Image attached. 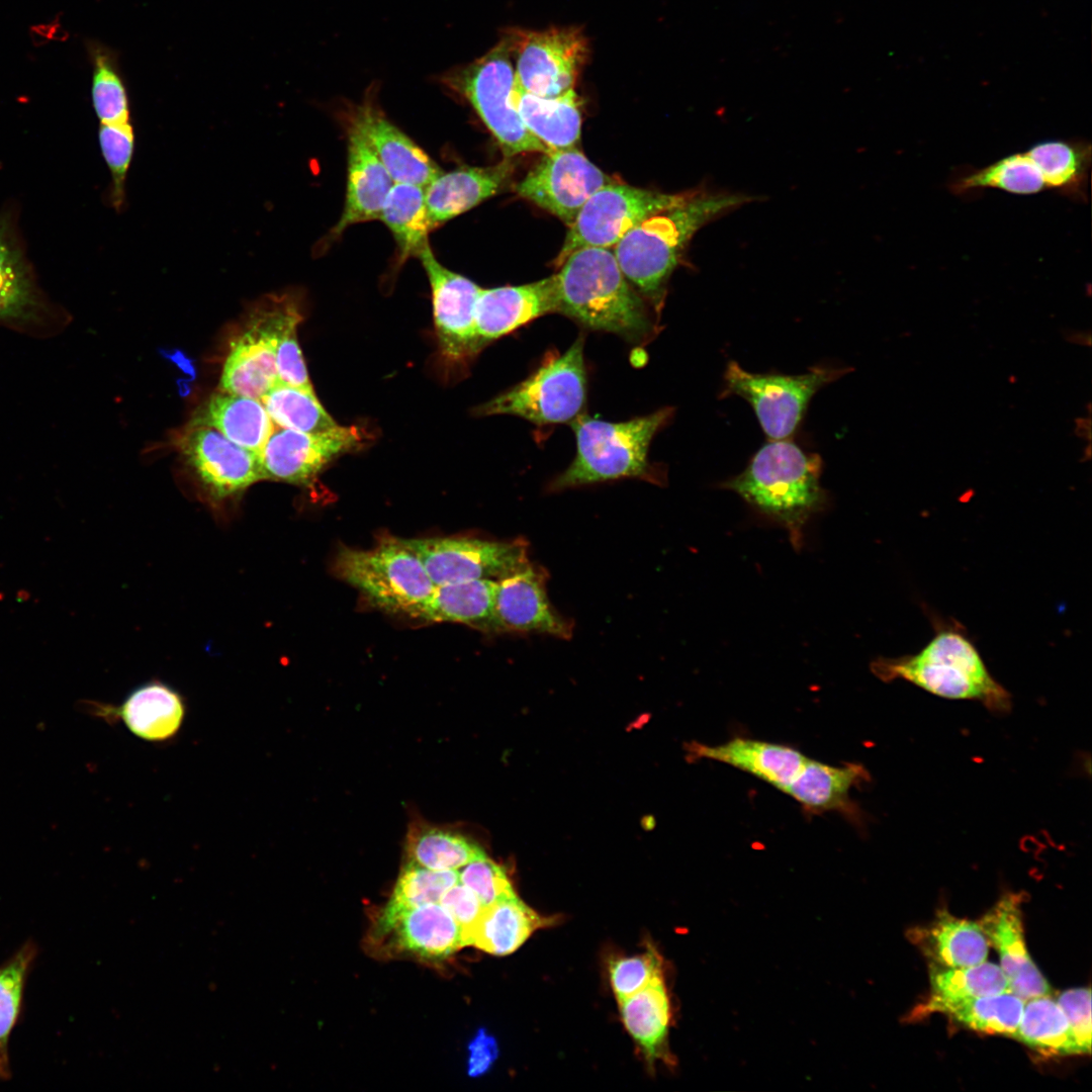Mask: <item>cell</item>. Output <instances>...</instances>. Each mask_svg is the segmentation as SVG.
Segmentation results:
<instances>
[{
	"instance_id": "obj_40",
	"label": "cell",
	"mask_w": 1092,
	"mask_h": 1092,
	"mask_svg": "<svg viewBox=\"0 0 1092 1092\" xmlns=\"http://www.w3.org/2000/svg\"><path fill=\"white\" fill-rule=\"evenodd\" d=\"M261 400L279 428L315 433L338 426L314 391L276 383Z\"/></svg>"
},
{
	"instance_id": "obj_46",
	"label": "cell",
	"mask_w": 1092,
	"mask_h": 1092,
	"mask_svg": "<svg viewBox=\"0 0 1092 1092\" xmlns=\"http://www.w3.org/2000/svg\"><path fill=\"white\" fill-rule=\"evenodd\" d=\"M662 964V958L652 945L640 954L610 960L609 978L618 1002L640 991L654 978L663 976Z\"/></svg>"
},
{
	"instance_id": "obj_27",
	"label": "cell",
	"mask_w": 1092,
	"mask_h": 1092,
	"mask_svg": "<svg viewBox=\"0 0 1092 1092\" xmlns=\"http://www.w3.org/2000/svg\"><path fill=\"white\" fill-rule=\"evenodd\" d=\"M869 780L868 770L859 763L832 766L806 758L784 792L809 814L838 811L856 819L858 810L849 797L850 790Z\"/></svg>"
},
{
	"instance_id": "obj_8",
	"label": "cell",
	"mask_w": 1092,
	"mask_h": 1092,
	"mask_svg": "<svg viewBox=\"0 0 1092 1092\" xmlns=\"http://www.w3.org/2000/svg\"><path fill=\"white\" fill-rule=\"evenodd\" d=\"M583 337L528 378L476 408L477 416L512 415L537 425L574 421L584 406Z\"/></svg>"
},
{
	"instance_id": "obj_44",
	"label": "cell",
	"mask_w": 1092,
	"mask_h": 1092,
	"mask_svg": "<svg viewBox=\"0 0 1092 1092\" xmlns=\"http://www.w3.org/2000/svg\"><path fill=\"white\" fill-rule=\"evenodd\" d=\"M92 103L100 123L130 121L126 87L112 55L97 51L94 55Z\"/></svg>"
},
{
	"instance_id": "obj_14",
	"label": "cell",
	"mask_w": 1092,
	"mask_h": 1092,
	"mask_svg": "<svg viewBox=\"0 0 1092 1092\" xmlns=\"http://www.w3.org/2000/svg\"><path fill=\"white\" fill-rule=\"evenodd\" d=\"M365 440L356 426L315 433L275 428L260 454L264 479L307 486L334 460L361 449Z\"/></svg>"
},
{
	"instance_id": "obj_50",
	"label": "cell",
	"mask_w": 1092,
	"mask_h": 1092,
	"mask_svg": "<svg viewBox=\"0 0 1092 1092\" xmlns=\"http://www.w3.org/2000/svg\"><path fill=\"white\" fill-rule=\"evenodd\" d=\"M440 904L460 926L464 946L469 945L471 933L484 908L477 896L469 888L458 882L446 891L440 900Z\"/></svg>"
},
{
	"instance_id": "obj_2",
	"label": "cell",
	"mask_w": 1092,
	"mask_h": 1092,
	"mask_svg": "<svg viewBox=\"0 0 1092 1092\" xmlns=\"http://www.w3.org/2000/svg\"><path fill=\"white\" fill-rule=\"evenodd\" d=\"M822 460L789 439L769 440L738 475L720 483L753 510L784 527L796 551L810 518L822 512L828 494L820 477Z\"/></svg>"
},
{
	"instance_id": "obj_31",
	"label": "cell",
	"mask_w": 1092,
	"mask_h": 1092,
	"mask_svg": "<svg viewBox=\"0 0 1092 1092\" xmlns=\"http://www.w3.org/2000/svg\"><path fill=\"white\" fill-rule=\"evenodd\" d=\"M622 1021L650 1068L657 1061L672 1063L667 1045L670 1003L663 976L619 1002Z\"/></svg>"
},
{
	"instance_id": "obj_23",
	"label": "cell",
	"mask_w": 1092,
	"mask_h": 1092,
	"mask_svg": "<svg viewBox=\"0 0 1092 1092\" xmlns=\"http://www.w3.org/2000/svg\"><path fill=\"white\" fill-rule=\"evenodd\" d=\"M347 191L342 214L321 243L322 249L355 223L379 219L393 180L364 138L349 127Z\"/></svg>"
},
{
	"instance_id": "obj_45",
	"label": "cell",
	"mask_w": 1092,
	"mask_h": 1092,
	"mask_svg": "<svg viewBox=\"0 0 1092 1092\" xmlns=\"http://www.w3.org/2000/svg\"><path fill=\"white\" fill-rule=\"evenodd\" d=\"M99 146L111 174L110 202L115 210L125 202V180L134 151V132L130 122L101 123Z\"/></svg>"
},
{
	"instance_id": "obj_17",
	"label": "cell",
	"mask_w": 1092,
	"mask_h": 1092,
	"mask_svg": "<svg viewBox=\"0 0 1092 1092\" xmlns=\"http://www.w3.org/2000/svg\"><path fill=\"white\" fill-rule=\"evenodd\" d=\"M178 447L215 498L234 496L264 479L260 456L211 427L190 424L180 436Z\"/></svg>"
},
{
	"instance_id": "obj_35",
	"label": "cell",
	"mask_w": 1092,
	"mask_h": 1092,
	"mask_svg": "<svg viewBox=\"0 0 1092 1092\" xmlns=\"http://www.w3.org/2000/svg\"><path fill=\"white\" fill-rule=\"evenodd\" d=\"M1024 1002L1008 991L956 1001L929 999L922 1011L945 1013L980 1032L1013 1036L1021 1019Z\"/></svg>"
},
{
	"instance_id": "obj_18",
	"label": "cell",
	"mask_w": 1092,
	"mask_h": 1092,
	"mask_svg": "<svg viewBox=\"0 0 1092 1092\" xmlns=\"http://www.w3.org/2000/svg\"><path fill=\"white\" fill-rule=\"evenodd\" d=\"M548 572L530 561L495 580L494 615L498 633H540L570 639L573 622L551 605Z\"/></svg>"
},
{
	"instance_id": "obj_54",
	"label": "cell",
	"mask_w": 1092,
	"mask_h": 1092,
	"mask_svg": "<svg viewBox=\"0 0 1092 1092\" xmlns=\"http://www.w3.org/2000/svg\"><path fill=\"white\" fill-rule=\"evenodd\" d=\"M166 356L174 361L183 371L190 374L192 377L195 376L193 365L180 351H175V353L169 352Z\"/></svg>"
},
{
	"instance_id": "obj_25",
	"label": "cell",
	"mask_w": 1092,
	"mask_h": 1092,
	"mask_svg": "<svg viewBox=\"0 0 1092 1092\" xmlns=\"http://www.w3.org/2000/svg\"><path fill=\"white\" fill-rule=\"evenodd\" d=\"M496 581L476 579L435 585L407 616L431 623H458L498 634L494 615Z\"/></svg>"
},
{
	"instance_id": "obj_16",
	"label": "cell",
	"mask_w": 1092,
	"mask_h": 1092,
	"mask_svg": "<svg viewBox=\"0 0 1092 1092\" xmlns=\"http://www.w3.org/2000/svg\"><path fill=\"white\" fill-rule=\"evenodd\" d=\"M429 279L434 324L441 354L461 362L478 353L474 307L481 288L467 277L443 266L430 244L419 254Z\"/></svg>"
},
{
	"instance_id": "obj_39",
	"label": "cell",
	"mask_w": 1092,
	"mask_h": 1092,
	"mask_svg": "<svg viewBox=\"0 0 1092 1092\" xmlns=\"http://www.w3.org/2000/svg\"><path fill=\"white\" fill-rule=\"evenodd\" d=\"M405 849L410 862L434 871H457L486 856L481 847L464 835L429 826L413 829Z\"/></svg>"
},
{
	"instance_id": "obj_15",
	"label": "cell",
	"mask_w": 1092,
	"mask_h": 1092,
	"mask_svg": "<svg viewBox=\"0 0 1092 1092\" xmlns=\"http://www.w3.org/2000/svg\"><path fill=\"white\" fill-rule=\"evenodd\" d=\"M614 182L574 147L545 153L516 191L569 226L585 201Z\"/></svg>"
},
{
	"instance_id": "obj_28",
	"label": "cell",
	"mask_w": 1092,
	"mask_h": 1092,
	"mask_svg": "<svg viewBox=\"0 0 1092 1092\" xmlns=\"http://www.w3.org/2000/svg\"><path fill=\"white\" fill-rule=\"evenodd\" d=\"M134 736L149 742H165L181 729L186 705L172 687L152 680L132 690L111 712Z\"/></svg>"
},
{
	"instance_id": "obj_3",
	"label": "cell",
	"mask_w": 1092,
	"mask_h": 1092,
	"mask_svg": "<svg viewBox=\"0 0 1092 1092\" xmlns=\"http://www.w3.org/2000/svg\"><path fill=\"white\" fill-rule=\"evenodd\" d=\"M934 636L917 653L878 657L872 672L883 681L903 679L940 698L971 700L995 713L1009 712L1011 694L988 670L963 626L932 619Z\"/></svg>"
},
{
	"instance_id": "obj_55",
	"label": "cell",
	"mask_w": 1092,
	"mask_h": 1092,
	"mask_svg": "<svg viewBox=\"0 0 1092 1092\" xmlns=\"http://www.w3.org/2000/svg\"><path fill=\"white\" fill-rule=\"evenodd\" d=\"M1083 453H1084V457H1083L1084 460H1089L1091 458V443L1087 444V446L1084 448Z\"/></svg>"
},
{
	"instance_id": "obj_19",
	"label": "cell",
	"mask_w": 1092,
	"mask_h": 1092,
	"mask_svg": "<svg viewBox=\"0 0 1092 1092\" xmlns=\"http://www.w3.org/2000/svg\"><path fill=\"white\" fill-rule=\"evenodd\" d=\"M369 88L360 103L349 106V127L359 132L383 164L393 182L425 188L442 171L428 154L393 124Z\"/></svg>"
},
{
	"instance_id": "obj_7",
	"label": "cell",
	"mask_w": 1092,
	"mask_h": 1092,
	"mask_svg": "<svg viewBox=\"0 0 1092 1092\" xmlns=\"http://www.w3.org/2000/svg\"><path fill=\"white\" fill-rule=\"evenodd\" d=\"M333 570L372 605L391 614L408 615L435 586L417 555L401 538L390 536L370 549L341 548Z\"/></svg>"
},
{
	"instance_id": "obj_47",
	"label": "cell",
	"mask_w": 1092,
	"mask_h": 1092,
	"mask_svg": "<svg viewBox=\"0 0 1092 1092\" xmlns=\"http://www.w3.org/2000/svg\"><path fill=\"white\" fill-rule=\"evenodd\" d=\"M301 320L299 307L281 329L276 349L277 383L314 391L297 340L296 329Z\"/></svg>"
},
{
	"instance_id": "obj_52",
	"label": "cell",
	"mask_w": 1092,
	"mask_h": 1092,
	"mask_svg": "<svg viewBox=\"0 0 1092 1092\" xmlns=\"http://www.w3.org/2000/svg\"><path fill=\"white\" fill-rule=\"evenodd\" d=\"M1064 339L1075 345L1091 346V333L1090 331H1080L1073 329H1066L1062 332Z\"/></svg>"
},
{
	"instance_id": "obj_21",
	"label": "cell",
	"mask_w": 1092,
	"mask_h": 1092,
	"mask_svg": "<svg viewBox=\"0 0 1092 1092\" xmlns=\"http://www.w3.org/2000/svg\"><path fill=\"white\" fill-rule=\"evenodd\" d=\"M1020 902L1019 894L1004 895L978 924L999 954L1009 991L1026 1001L1052 990L1027 951Z\"/></svg>"
},
{
	"instance_id": "obj_33",
	"label": "cell",
	"mask_w": 1092,
	"mask_h": 1092,
	"mask_svg": "<svg viewBox=\"0 0 1092 1092\" xmlns=\"http://www.w3.org/2000/svg\"><path fill=\"white\" fill-rule=\"evenodd\" d=\"M552 922L551 918L539 915L515 895L483 908L469 945L490 954L507 956L517 950L535 930Z\"/></svg>"
},
{
	"instance_id": "obj_51",
	"label": "cell",
	"mask_w": 1092,
	"mask_h": 1092,
	"mask_svg": "<svg viewBox=\"0 0 1092 1092\" xmlns=\"http://www.w3.org/2000/svg\"><path fill=\"white\" fill-rule=\"evenodd\" d=\"M498 1056L495 1038L486 1029L480 1028L468 1044L467 1074L478 1077L485 1074Z\"/></svg>"
},
{
	"instance_id": "obj_38",
	"label": "cell",
	"mask_w": 1092,
	"mask_h": 1092,
	"mask_svg": "<svg viewBox=\"0 0 1092 1092\" xmlns=\"http://www.w3.org/2000/svg\"><path fill=\"white\" fill-rule=\"evenodd\" d=\"M39 307L37 294L23 255L0 219V320L28 321Z\"/></svg>"
},
{
	"instance_id": "obj_34",
	"label": "cell",
	"mask_w": 1092,
	"mask_h": 1092,
	"mask_svg": "<svg viewBox=\"0 0 1092 1092\" xmlns=\"http://www.w3.org/2000/svg\"><path fill=\"white\" fill-rule=\"evenodd\" d=\"M379 219L386 224L394 238L399 263L410 257H418L429 244V233L432 231L425 188L394 182L386 196Z\"/></svg>"
},
{
	"instance_id": "obj_37",
	"label": "cell",
	"mask_w": 1092,
	"mask_h": 1092,
	"mask_svg": "<svg viewBox=\"0 0 1092 1092\" xmlns=\"http://www.w3.org/2000/svg\"><path fill=\"white\" fill-rule=\"evenodd\" d=\"M1013 1037L1048 1056L1080 1054L1063 1010L1050 995L1024 1002Z\"/></svg>"
},
{
	"instance_id": "obj_41",
	"label": "cell",
	"mask_w": 1092,
	"mask_h": 1092,
	"mask_svg": "<svg viewBox=\"0 0 1092 1092\" xmlns=\"http://www.w3.org/2000/svg\"><path fill=\"white\" fill-rule=\"evenodd\" d=\"M933 1000L956 1001L1009 991L1000 966L992 963L963 968L933 966L930 971Z\"/></svg>"
},
{
	"instance_id": "obj_1",
	"label": "cell",
	"mask_w": 1092,
	"mask_h": 1092,
	"mask_svg": "<svg viewBox=\"0 0 1092 1092\" xmlns=\"http://www.w3.org/2000/svg\"><path fill=\"white\" fill-rule=\"evenodd\" d=\"M751 197L698 190L654 213L627 232L614 255L628 281L655 305L662 302L667 281L694 235L713 219Z\"/></svg>"
},
{
	"instance_id": "obj_10",
	"label": "cell",
	"mask_w": 1092,
	"mask_h": 1092,
	"mask_svg": "<svg viewBox=\"0 0 1092 1092\" xmlns=\"http://www.w3.org/2000/svg\"><path fill=\"white\" fill-rule=\"evenodd\" d=\"M300 307L294 292L269 294L248 316L233 339L220 377L219 390L262 399L277 383L276 349L287 317Z\"/></svg>"
},
{
	"instance_id": "obj_30",
	"label": "cell",
	"mask_w": 1092,
	"mask_h": 1092,
	"mask_svg": "<svg viewBox=\"0 0 1092 1092\" xmlns=\"http://www.w3.org/2000/svg\"><path fill=\"white\" fill-rule=\"evenodd\" d=\"M191 424L211 427L259 456L275 429L260 399L221 390L207 399Z\"/></svg>"
},
{
	"instance_id": "obj_53",
	"label": "cell",
	"mask_w": 1092,
	"mask_h": 1092,
	"mask_svg": "<svg viewBox=\"0 0 1092 1092\" xmlns=\"http://www.w3.org/2000/svg\"><path fill=\"white\" fill-rule=\"evenodd\" d=\"M1074 432L1078 438L1087 440L1091 443V418L1090 415L1087 418H1077L1074 421Z\"/></svg>"
},
{
	"instance_id": "obj_42",
	"label": "cell",
	"mask_w": 1092,
	"mask_h": 1092,
	"mask_svg": "<svg viewBox=\"0 0 1092 1092\" xmlns=\"http://www.w3.org/2000/svg\"><path fill=\"white\" fill-rule=\"evenodd\" d=\"M36 956L30 941L0 967V1077L9 1076L8 1040L18 1020L28 970Z\"/></svg>"
},
{
	"instance_id": "obj_6",
	"label": "cell",
	"mask_w": 1092,
	"mask_h": 1092,
	"mask_svg": "<svg viewBox=\"0 0 1092 1092\" xmlns=\"http://www.w3.org/2000/svg\"><path fill=\"white\" fill-rule=\"evenodd\" d=\"M507 36L485 55L450 68L438 76V82L461 97L499 144L506 157L530 152L547 153L549 149L524 125L512 101L515 70Z\"/></svg>"
},
{
	"instance_id": "obj_13",
	"label": "cell",
	"mask_w": 1092,
	"mask_h": 1092,
	"mask_svg": "<svg viewBox=\"0 0 1092 1092\" xmlns=\"http://www.w3.org/2000/svg\"><path fill=\"white\" fill-rule=\"evenodd\" d=\"M684 194H666L616 182L596 191L569 225L556 259H565L583 248L615 247L636 224L681 199Z\"/></svg>"
},
{
	"instance_id": "obj_22",
	"label": "cell",
	"mask_w": 1092,
	"mask_h": 1092,
	"mask_svg": "<svg viewBox=\"0 0 1092 1092\" xmlns=\"http://www.w3.org/2000/svg\"><path fill=\"white\" fill-rule=\"evenodd\" d=\"M376 932L400 951L441 960L464 946L461 928L438 903L403 909L384 907Z\"/></svg>"
},
{
	"instance_id": "obj_5",
	"label": "cell",
	"mask_w": 1092,
	"mask_h": 1092,
	"mask_svg": "<svg viewBox=\"0 0 1092 1092\" xmlns=\"http://www.w3.org/2000/svg\"><path fill=\"white\" fill-rule=\"evenodd\" d=\"M671 407L626 422L611 423L579 415L571 422L576 454L571 464L548 486L549 491L620 478H644L661 483L648 462L655 434L670 420Z\"/></svg>"
},
{
	"instance_id": "obj_29",
	"label": "cell",
	"mask_w": 1092,
	"mask_h": 1092,
	"mask_svg": "<svg viewBox=\"0 0 1092 1092\" xmlns=\"http://www.w3.org/2000/svg\"><path fill=\"white\" fill-rule=\"evenodd\" d=\"M512 101L527 129L549 151L574 148L578 143L581 112L574 89L557 97H540L524 90L515 79Z\"/></svg>"
},
{
	"instance_id": "obj_32",
	"label": "cell",
	"mask_w": 1092,
	"mask_h": 1092,
	"mask_svg": "<svg viewBox=\"0 0 1092 1092\" xmlns=\"http://www.w3.org/2000/svg\"><path fill=\"white\" fill-rule=\"evenodd\" d=\"M948 187L957 195L982 189H998L1019 195L1050 190L1044 165L1034 145L985 167L960 170L950 179Z\"/></svg>"
},
{
	"instance_id": "obj_4",
	"label": "cell",
	"mask_w": 1092,
	"mask_h": 1092,
	"mask_svg": "<svg viewBox=\"0 0 1092 1092\" xmlns=\"http://www.w3.org/2000/svg\"><path fill=\"white\" fill-rule=\"evenodd\" d=\"M556 278L558 312L630 342H639L650 333L645 305L610 249L576 250L560 265Z\"/></svg>"
},
{
	"instance_id": "obj_20",
	"label": "cell",
	"mask_w": 1092,
	"mask_h": 1092,
	"mask_svg": "<svg viewBox=\"0 0 1092 1092\" xmlns=\"http://www.w3.org/2000/svg\"><path fill=\"white\" fill-rule=\"evenodd\" d=\"M558 312L556 274L539 281L480 290L474 307L477 351L547 313Z\"/></svg>"
},
{
	"instance_id": "obj_36",
	"label": "cell",
	"mask_w": 1092,
	"mask_h": 1092,
	"mask_svg": "<svg viewBox=\"0 0 1092 1092\" xmlns=\"http://www.w3.org/2000/svg\"><path fill=\"white\" fill-rule=\"evenodd\" d=\"M924 947L938 966L972 967L984 963L989 942L978 923L939 912L931 925L922 931Z\"/></svg>"
},
{
	"instance_id": "obj_49",
	"label": "cell",
	"mask_w": 1092,
	"mask_h": 1092,
	"mask_svg": "<svg viewBox=\"0 0 1092 1092\" xmlns=\"http://www.w3.org/2000/svg\"><path fill=\"white\" fill-rule=\"evenodd\" d=\"M1069 1023L1080 1054L1091 1051V990L1076 988L1064 991L1057 999Z\"/></svg>"
},
{
	"instance_id": "obj_12",
	"label": "cell",
	"mask_w": 1092,
	"mask_h": 1092,
	"mask_svg": "<svg viewBox=\"0 0 1092 1092\" xmlns=\"http://www.w3.org/2000/svg\"><path fill=\"white\" fill-rule=\"evenodd\" d=\"M423 563L434 585L497 580L529 562L528 543L472 536L401 538Z\"/></svg>"
},
{
	"instance_id": "obj_11",
	"label": "cell",
	"mask_w": 1092,
	"mask_h": 1092,
	"mask_svg": "<svg viewBox=\"0 0 1092 1092\" xmlns=\"http://www.w3.org/2000/svg\"><path fill=\"white\" fill-rule=\"evenodd\" d=\"M504 34L516 61V82L524 90L550 98L574 89L589 56L588 40L579 27L514 28Z\"/></svg>"
},
{
	"instance_id": "obj_9",
	"label": "cell",
	"mask_w": 1092,
	"mask_h": 1092,
	"mask_svg": "<svg viewBox=\"0 0 1092 1092\" xmlns=\"http://www.w3.org/2000/svg\"><path fill=\"white\" fill-rule=\"evenodd\" d=\"M851 370L813 366L798 375L764 374L746 371L730 361L724 372L720 398L742 397L753 407L769 440L789 439L798 430L813 395Z\"/></svg>"
},
{
	"instance_id": "obj_26",
	"label": "cell",
	"mask_w": 1092,
	"mask_h": 1092,
	"mask_svg": "<svg viewBox=\"0 0 1092 1092\" xmlns=\"http://www.w3.org/2000/svg\"><path fill=\"white\" fill-rule=\"evenodd\" d=\"M694 758L727 763L785 791L803 765L805 757L793 747L749 738H733L718 745L693 743Z\"/></svg>"
},
{
	"instance_id": "obj_43",
	"label": "cell",
	"mask_w": 1092,
	"mask_h": 1092,
	"mask_svg": "<svg viewBox=\"0 0 1092 1092\" xmlns=\"http://www.w3.org/2000/svg\"><path fill=\"white\" fill-rule=\"evenodd\" d=\"M458 882V871H434L407 861L386 907L403 909L439 903L446 891Z\"/></svg>"
},
{
	"instance_id": "obj_48",
	"label": "cell",
	"mask_w": 1092,
	"mask_h": 1092,
	"mask_svg": "<svg viewBox=\"0 0 1092 1092\" xmlns=\"http://www.w3.org/2000/svg\"><path fill=\"white\" fill-rule=\"evenodd\" d=\"M458 879L483 907L516 895L504 868L486 856L464 866L458 872Z\"/></svg>"
},
{
	"instance_id": "obj_24",
	"label": "cell",
	"mask_w": 1092,
	"mask_h": 1092,
	"mask_svg": "<svg viewBox=\"0 0 1092 1092\" xmlns=\"http://www.w3.org/2000/svg\"><path fill=\"white\" fill-rule=\"evenodd\" d=\"M509 161L488 167H461L441 172L425 187L432 230L496 194L512 173Z\"/></svg>"
}]
</instances>
